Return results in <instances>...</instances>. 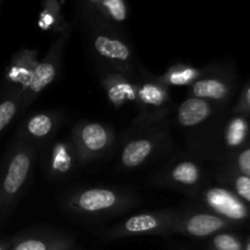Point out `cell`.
I'll list each match as a JSON object with an SVG mask.
<instances>
[{
	"label": "cell",
	"instance_id": "6da1fadb",
	"mask_svg": "<svg viewBox=\"0 0 250 250\" xmlns=\"http://www.w3.org/2000/svg\"><path fill=\"white\" fill-rule=\"evenodd\" d=\"M37 146L17 138L0 175V222L23 194L33 172Z\"/></svg>",
	"mask_w": 250,
	"mask_h": 250
},
{
	"label": "cell",
	"instance_id": "7a4b0ae2",
	"mask_svg": "<svg viewBox=\"0 0 250 250\" xmlns=\"http://www.w3.org/2000/svg\"><path fill=\"white\" fill-rule=\"evenodd\" d=\"M84 23L95 55L114 71L134 80L137 76L136 58L129 44L119 31L97 17L87 20Z\"/></svg>",
	"mask_w": 250,
	"mask_h": 250
},
{
	"label": "cell",
	"instance_id": "3957f363",
	"mask_svg": "<svg viewBox=\"0 0 250 250\" xmlns=\"http://www.w3.org/2000/svg\"><path fill=\"white\" fill-rule=\"evenodd\" d=\"M119 155V166L125 171L142 167L164 150L168 144L170 133L164 121L132 126Z\"/></svg>",
	"mask_w": 250,
	"mask_h": 250
},
{
	"label": "cell",
	"instance_id": "277c9868",
	"mask_svg": "<svg viewBox=\"0 0 250 250\" xmlns=\"http://www.w3.org/2000/svg\"><path fill=\"white\" fill-rule=\"evenodd\" d=\"M134 197L128 192L111 187L82 188L67 197L65 208L82 217H110L133 205Z\"/></svg>",
	"mask_w": 250,
	"mask_h": 250
},
{
	"label": "cell",
	"instance_id": "5b68a950",
	"mask_svg": "<svg viewBox=\"0 0 250 250\" xmlns=\"http://www.w3.org/2000/svg\"><path fill=\"white\" fill-rule=\"evenodd\" d=\"M71 141L77 153L78 164L85 165L104 156L115 143V131L100 122H78L71 129Z\"/></svg>",
	"mask_w": 250,
	"mask_h": 250
},
{
	"label": "cell",
	"instance_id": "8992f818",
	"mask_svg": "<svg viewBox=\"0 0 250 250\" xmlns=\"http://www.w3.org/2000/svg\"><path fill=\"white\" fill-rule=\"evenodd\" d=\"M177 210L165 209L139 212L120 222L106 232L109 239L137 236H168L172 234Z\"/></svg>",
	"mask_w": 250,
	"mask_h": 250
},
{
	"label": "cell",
	"instance_id": "52a82bcc",
	"mask_svg": "<svg viewBox=\"0 0 250 250\" xmlns=\"http://www.w3.org/2000/svg\"><path fill=\"white\" fill-rule=\"evenodd\" d=\"M70 36L71 27H67L65 31L58 34L44 58L38 61L31 84L22 97L21 111H24L27 107L31 106L34 100L58 78L62 62L63 50Z\"/></svg>",
	"mask_w": 250,
	"mask_h": 250
},
{
	"label": "cell",
	"instance_id": "ba28073f",
	"mask_svg": "<svg viewBox=\"0 0 250 250\" xmlns=\"http://www.w3.org/2000/svg\"><path fill=\"white\" fill-rule=\"evenodd\" d=\"M136 104L139 116L133 124L146 125L164 121L172 109V99L166 85L156 81L155 76L138 82Z\"/></svg>",
	"mask_w": 250,
	"mask_h": 250
},
{
	"label": "cell",
	"instance_id": "9c48e42d",
	"mask_svg": "<svg viewBox=\"0 0 250 250\" xmlns=\"http://www.w3.org/2000/svg\"><path fill=\"white\" fill-rule=\"evenodd\" d=\"M226 227L222 217L209 211H177L172 233L194 238L212 236Z\"/></svg>",
	"mask_w": 250,
	"mask_h": 250
},
{
	"label": "cell",
	"instance_id": "30bf717a",
	"mask_svg": "<svg viewBox=\"0 0 250 250\" xmlns=\"http://www.w3.org/2000/svg\"><path fill=\"white\" fill-rule=\"evenodd\" d=\"M203 176V170L197 161L182 159L175 164H171L163 172L159 173L155 183L164 187L186 190L194 195L198 193Z\"/></svg>",
	"mask_w": 250,
	"mask_h": 250
},
{
	"label": "cell",
	"instance_id": "8fae6325",
	"mask_svg": "<svg viewBox=\"0 0 250 250\" xmlns=\"http://www.w3.org/2000/svg\"><path fill=\"white\" fill-rule=\"evenodd\" d=\"M38 61V50L36 49H21L15 54L5 76L9 87L7 93H19L23 97L31 84Z\"/></svg>",
	"mask_w": 250,
	"mask_h": 250
},
{
	"label": "cell",
	"instance_id": "7c38bea8",
	"mask_svg": "<svg viewBox=\"0 0 250 250\" xmlns=\"http://www.w3.org/2000/svg\"><path fill=\"white\" fill-rule=\"evenodd\" d=\"M60 111H42L31 115L24 120L17 138L29 142L33 146H41L53 138L62 122Z\"/></svg>",
	"mask_w": 250,
	"mask_h": 250
},
{
	"label": "cell",
	"instance_id": "4fadbf2b",
	"mask_svg": "<svg viewBox=\"0 0 250 250\" xmlns=\"http://www.w3.org/2000/svg\"><path fill=\"white\" fill-rule=\"evenodd\" d=\"M202 200L212 214L220 217L241 221L248 216L246 205L229 190L220 187L208 188L202 193Z\"/></svg>",
	"mask_w": 250,
	"mask_h": 250
},
{
	"label": "cell",
	"instance_id": "5bb4252c",
	"mask_svg": "<svg viewBox=\"0 0 250 250\" xmlns=\"http://www.w3.org/2000/svg\"><path fill=\"white\" fill-rule=\"evenodd\" d=\"M77 153L71 138L54 142L45 158V170L50 178H65L76 170Z\"/></svg>",
	"mask_w": 250,
	"mask_h": 250
},
{
	"label": "cell",
	"instance_id": "9a60e30c",
	"mask_svg": "<svg viewBox=\"0 0 250 250\" xmlns=\"http://www.w3.org/2000/svg\"><path fill=\"white\" fill-rule=\"evenodd\" d=\"M100 83L106 94L107 100L116 109H120L129 103H136L138 82L133 78L112 71L102 75Z\"/></svg>",
	"mask_w": 250,
	"mask_h": 250
},
{
	"label": "cell",
	"instance_id": "2e32d148",
	"mask_svg": "<svg viewBox=\"0 0 250 250\" xmlns=\"http://www.w3.org/2000/svg\"><path fill=\"white\" fill-rule=\"evenodd\" d=\"M211 114V103L199 98L189 97L180 104L176 119L183 128H193L207 121Z\"/></svg>",
	"mask_w": 250,
	"mask_h": 250
},
{
	"label": "cell",
	"instance_id": "e0dca14e",
	"mask_svg": "<svg viewBox=\"0 0 250 250\" xmlns=\"http://www.w3.org/2000/svg\"><path fill=\"white\" fill-rule=\"evenodd\" d=\"M204 75V71L188 63H175L170 66L164 75L155 76L156 81L170 87H189L198 78Z\"/></svg>",
	"mask_w": 250,
	"mask_h": 250
},
{
	"label": "cell",
	"instance_id": "ac0fdd59",
	"mask_svg": "<svg viewBox=\"0 0 250 250\" xmlns=\"http://www.w3.org/2000/svg\"><path fill=\"white\" fill-rule=\"evenodd\" d=\"M188 88H189V97L199 98L208 102L224 100L229 95V87L226 83L220 78L210 77V76L203 75Z\"/></svg>",
	"mask_w": 250,
	"mask_h": 250
},
{
	"label": "cell",
	"instance_id": "d6986e66",
	"mask_svg": "<svg viewBox=\"0 0 250 250\" xmlns=\"http://www.w3.org/2000/svg\"><path fill=\"white\" fill-rule=\"evenodd\" d=\"M72 239L59 236H28L20 238L10 250H68Z\"/></svg>",
	"mask_w": 250,
	"mask_h": 250
},
{
	"label": "cell",
	"instance_id": "ffe728a7",
	"mask_svg": "<svg viewBox=\"0 0 250 250\" xmlns=\"http://www.w3.org/2000/svg\"><path fill=\"white\" fill-rule=\"evenodd\" d=\"M95 17L117 29L127 21L128 17L126 0H103Z\"/></svg>",
	"mask_w": 250,
	"mask_h": 250
},
{
	"label": "cell",
	"instance_id": "44dd1931",
	"mask_svg": "<svg viewBox=\"0 0 250 250\" xmlns=\"http://www.w3.org/2000/svg\"><path fill=\"white\" fill-rule=\"evenodd\" d=\"M38 26L44 31L58 32V34L70 27L63 21L60 2L58 0H44L43 10L39 15Z\"/></svg>",
	"mask_w": 250,
	"mask_h": 250
},
{
	"label": "cell",
	"instance_id": "7402d4cb",
	"mask_svg": "<svg viewBox=\"0 0 250 250\" xmlns=\"http://www.w3.org/2000/svg\"><path fill=\"white\" fill-rule=\"evenodd\" d=\"M21 106L22 95L19 93H7L6 97L0 100V133L21 111Z\"/></svg>",
	"mask_w": 250,
	"mask_h": 250
},
{
	"label": "cell",
	"instance_id": "603a6c76",
	"mask_svg": "<svg viewBox=\"0 0 250 250\" xmlns=\"http://www.w3.org/2000/svg\"><path fill=\"white\" fill-rule=\"evenodd\" d=\"M248 132V124L242 117L232 120L225 131V141L229 146H238L243 143Z\"/></svg>",
	"mask_w": 250,
	"mask_h": 250
},
{
	"label": "cell",
	"instance_id": "cb8c5ba5",
	"mask_svg": "<svg viewBox=\"0 0 250 250\" xmlns=\"http://www.w3.org/2000/svg\"><path fill=\"white\" fill-rule=\"evenodd\" d=\"M211 243L215 250H242L238 239L229 233L216 234Z\"/></svg>",
	"mask_w": 250,
	"mask_h": 250
},
{
	"label": "cell",
	"instance_id": "d4e9b609",
	"mask_svg": "<svg viewBox=\"0 0 250 250\" xmlns=\"http://www.w3.org/2000/svg\"><path fill=\"white\" fill-rule=\"evenodd\" d=\"M102 1L103 0H76V4L80 9L83 21L94 19L97 16L98 9H99Z\"/></svg>",
	"mask_w": 250,
	"mask_h": 250
},
{
	"label": "cell",
	"instance_id": "484cf974",
	"mask_svg": "<svg viewBox=\"0 0 250 250\" xmlns=\"http://www.w3.org/2000/svg\"><path fill=\"white\" fill-rule=\"evenodd\" d=\"M234 189L241 198L250 203V177L248 176H238L234 181Z\"/></svg>",
	"mask_w": 250,
	"mask_h": 250
},
{
	"label": "cell",
	"instance_id": "4316f807",
	"mask_svg": "<svg viewBox=\"0 0 250 250\" xmlns=\"http://www.w3.org/2000/svg\"><path fill=\"white\" fill-rule=\"evenodd\" d=\"M237 165L244 176L250 177V149H246L239 154L237 159Z\"/></svg>",
	"mask_w": 250,
	"mask_h": 250
},
{
	"label": "cell",
	"instance_id": "83f0119b",
	"mask_svg": "<svg viewBox=\"0 0 250 250\" xmlns=\"http://www.w3.org/2000/svg\"><path fill=\"white\" fill-rule=\"evenodd\" d=\"M0 250H9V244L0 242Z\"/></svg>",
	"mask_w": 250,
	"mask_h": 250
},
{
	"label": "cell",
	"instance_id": "f1b7e54d",
	"mask_svg": "<svg viewBox=\"0 0 250 250\" xmlns=\"http://www.w3.org/2000/svg\"><path fill=\"white\" fill-rule=\"evenodd\" d=\"M247 102H248L250 106V88H248V90H247Z\"/></svg>",
	"mask_w": 250,
	"mask_h": 250
},
{
	"label": "cell",
	"instance_id": "f546056e",
	"mask_svg": "<svg viewBox=\"0 0 250 250\" xmlns=\"http://www.w3.org/2000/svg\"><path fill=\"white\" fill-rule=\"evenodd\" d=\"M248 250H250V244L248 246Z\"/></svg>",
	"mask_w": 250,
	"mask_h": 250
}]
</instances>
